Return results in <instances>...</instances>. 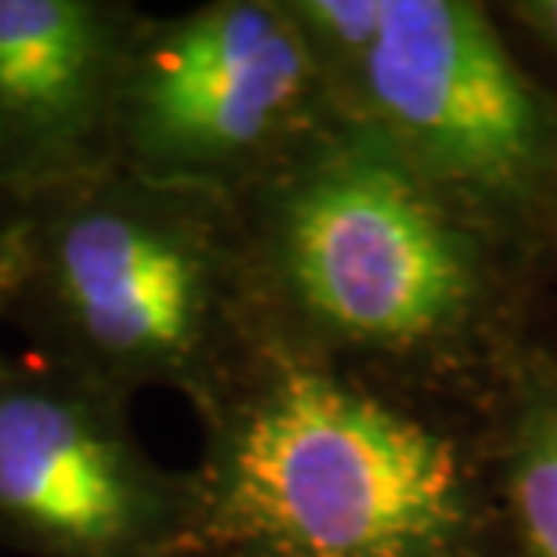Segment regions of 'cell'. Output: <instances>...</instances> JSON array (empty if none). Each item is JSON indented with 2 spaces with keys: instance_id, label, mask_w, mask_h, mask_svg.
<instances>
[{
  "instance_id": "5",
  "label": "cell",
  "mask_w": 557,
  "mask_h": 557,
  "mask_svg": "<svg viewBox=\"0 0 557 557\" xmlns=\"http://www.w3.org/2000/svg\"><path fill=\"white\" fill-rule=\"evenodd\" d=\"M193 474H171L131 403L0 348V543L26 557H193Z\"/></svg>"
},
{
  "instance_id": "9",
  "label": "cell",
  "mask_w": 557,
  "mask_h": 557,
  "mask_svg": "<svg viewBox=\"0 0 557 557\" xmlns=\"http://www.w3.org/2000/svg\"><path fill=\"white\" fill-rule=\"evenodd\" d=\"M518 11H521V18H529L532 26L540 29V37L557 51V0H543V4H529Z\"/></svg>"
},
{
  "instance_id": "4",
  "label": "cell",
  "mask_w": 557,
  "mask_h": 557,
  "mask_svg": "<svg viewBox=\"0 0 557 557\" xmlns=\"http://www.w3.org/2000/svg\"><path fill=\"white\" fill-rule=\"evenodd\" d=\"M333 120L330 76L289 4L141 15L120 76L113 166L239 203Z\"/></svg>"
},
{
  "instance_id": "6",
  "label": "cell",
  "mask_w": 557,
  "mask_h": 557,
  "mask_svg": "<svg viewBox=\"0 0 557 557\" xmlns=\"http://www.w3.org/2000/svg\"><path fill=\"white\" fill-rule=\"evenodd\" d=\"M333 102L403 156L485 193H515L547 145L543 109L485 15L460 0H384L362 51L322 62Z\"/></svg>"
},
{
  "instance_id": "3",
  "label": "cell",
  "mask_w": 557,
  "mask_h": 557,
  "mask_svg": "<svg viewBox=\"0 0 557 557\" xmlns=\"http://www.w3.org/2000/svg\"><path fill=\"white\" fill-rule=\"evenodd\" d=\"M272 348L406 351L467 308L460 236L392 141L333 120L236 203Z\"/></svg>"
},
{
  "instance_id": "2",
  "label": "cell",
  "mask_w": 557,
  "mask_h": 557,
  "mask_svg": "<svg viewBox=\"0 0 557 557\" xmlns=\"http://www.w3.org/2000/svg\"><path fill=\"white\" fill-rule=\"evenodd\" d=\"M193 557H453V449L330 362L269 348L207 409Z\"/></svg>"
},
{
  "instance_id": "10",
  "label": "cell",
  "mask_w": 557,
  "mask_h": 557,
  "mask_svg": "<svg viewBox=\"0 0 557 557\" xmlns=\"http://www.w3.org/2000/svg\"><path fill=\"white\" fill-rule=\"evenodd\" d=\"M4 210H8V199H0V218H4Z\"/></svg>"
},
{
  "instance_id": "8",
  "label": "cell",
  "mask_w": 557,
  "mask_h": 557,
  "mask_svg": "<svg viewBox=\"0 0 557 557\" xmlns=\"http://www.w3.org/2000/svg\"><path fill=\"white\" fill-rule=\"evenodd\" d=\"M510 493L529 557H557V409L536 413L521 431Z\"/></svg>"
},
{
  "instance_id": "7",
  "label": "cell",
  "mask_w": 557,
  "mask_h": 557,
  "mask_svg": "<svg viewBox=\"0 0 557 557\" xmlns=\"http://www.w3.org/2000/svg\"><path fill=\"white\" fill-rule=\"evenodd\" d=\"M145 11L127 0H0V199L113 171V116Z\"/></svg>"
},
{
  "instance_id": "1",
  "label": "cell",
  "mask_w": 557,
  "mask_h": 557,
  "mask_svg": "<svg viewBox=\"0 0 557 557\" xmlns=\"http://www.w3.org/2000/svg\"><path fill=\"white\" fill-rule=\"evenodd\" d=\"M0 326L124 403L174 387L203 413L269 351L236 203L116 166L8 203Z\"/></svg>"
}]
</instances>
